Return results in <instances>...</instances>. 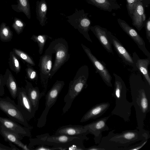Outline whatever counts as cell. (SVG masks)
I'll list each match as a JSON object with an SVG mask.
<instances>
[{"label": "cell", "instance_id": "1", "mask_svg": "<svg viewBox=\"0 0 150 150\" xmlns=\"http://www.w3.org/2000/svg\"><path fill=\"white\" fill-rule=\"evenodd\" d=\"M129 80L132 103L135 111L137 129L141 130L144 129V121L150 111V86L140 73H132Z\"/></svg>", "mask_w": 150, "mask_h": 150}, {"label": "cell", "instance_id": "2", "mask_svg": "<svg viewBox=\"0 0 150 150\" xmlns=\"http://www.w3.org/2000/svg\"><path fill=\"white\" fill-rule=\"evenodd\" d=\"M115 130L102 137L97 146L105 150H130L150 138L148 131L143 129L127 130L115 133Z\"/></svg>", "mask_w": 150, "mask_h": 150}, {"label": "cell", "instance_id": "3", "mask_svg": "<svg viewBox=\"0 0 150 150\" xmlns=\"http://www.w3.org/2000/svg\"><path fill=\"white\" fill-rule=\"evenodd\" d=\"M113 75L115 82L112 95L115 99V105L111 115H117L122 118L125 122H129L132 103L127 100V88L124 81L115 73H113Z\"/></svg>", "mask_w": 150, "mask_h": 150}, {"label": "cell", "instance_id": "4", "mask_svg": "<svg viewBox=\"0 0 150 150\" xmlns=\"http://www.w3.org/2000/svg\"><path fill=\"white\" fill-rule=\"evenodd\" d=\"M36 138H30L28 146L31 150L33 146L39 145L50 146L60 147V150H67L70 146L74 144L83 143L84 140H88L89 138L86 136H70L66 135H50L45 133L37 135Z\"/></svg>", "mask_w": 150, "mask_h": 150}, {"label": "cell", "instance_id": "5", "mask_svg": "<svg viewBox=\"0 0 150 150\" xmlns=\"http://www.w3.org/2000/svg\"><path fill=\"white\" fill-rule=\"evenodd\" d=\"M88 76L89 68L87 65H84L78 69L73 79L69 83L68 92L64 98L65 103L62 109L63 114L68 111L75 98L87 88Z\"/></svg>", "mask_w": 150, "mask_h": 150}, {"label": "cell", "instance_id": "6", "mask_svg": "<svg viewBox=\"0 0 150 150\" xmlns=\"http://www.w3.org/2000/svg\"><path fill=\"white\" fill-rule=\"evenodd\" d=\"M45 51L55 54V59L50 73V78L52 79L70 58L68 42L63 38L55 39L50 42Z\"/></svg>", "mask_w": 150, "mask_h": 150}, {"label": "cell", "instance_id": "7", "mask_svg": "<svg viewBox=\"0 0 150 150\" xmlns=\"http://www.w3.org/2000/svg\"><path fill=\"white\" fill-rule=\"evenodd\" d=\"M64 84V82L63 81L57 80L47 92L45 96V109L38 120L37 124L38 127H42L46 124L49 111L56 102Z\"/></svg>", "mask_w": 150, "mask_h": 150}, {"label": "cell", "instance_id": "8", "mask_svg": "<svg viewBox=\"0 0 150 150\" xmlns=\"http://www.w3.org/2000/svg\"><path fill=\"white\" fill-rule=\"evenodd\" d=\"M0 110L10 118L28 128H32L22 114L15 102L9 97H0Z\"/></svg>", "mask_w": 150, "mask_h": 150}, {"label": "cell", "instance_id": "9", "mask_svg": "<svg viewBox=\"0 0 150 150\" xmlns=\"http://www.w3.org/2000/svg\"><path fill=\"white\" fill-rule=\"evenodd\" d=\"M53 54L52 53L45 51L39 59L38 66L40 68V82L44 88L43 91L45 93L47 89L48 82L53 66Z\"/></svg>", "mask_w": 150, "mask_h": 150}, {"label": "cell", "instance_id": "10", "mask_svg": "<svg viewBox=\"0 0 150 150\" xmlns=\"http://www.w3.org/2000/svg\"><path fill=\"white\" fill-rule=\"evenodd\" d=\"M81 46L94 67L96 73L99 74L107 86L112 87L111 83L112 77L105 64L97 59L92 53L89 48L82 43L81 44Z\"/></svg>", "mask_w": 150, "mask_h": 150}, {"label": "cell", "instance_id": "11", "mask_svg": "<svg viewBox=\"0 0 150 150\" xmlns=\"http://www.w3.org/2000/svg\"><path fill=\"white\" fill-rule=\"evenodd\" d=\"M17 106L27 121L33 118L36 112L29 99L25 88H18L17 96Z\"/></svg>", "mask_w": 150, "mask_h": 150}, {"label": "cell", "instance_id": "12", "mask_svg": "<svg viewBox=\"0 0 150 150\" xmlns=\"http://www.w3.org/2000/svg\"><path fill=\"white\" fill-rule=\"evenodd\" d=\"M76 13L77 19L69 23L75 29H77L86 39L92 42L88 33L91 26V22L87 16L88 13H85L83 10L77 11Z\"/></svg>", "mask_w": 150, "mask_h": 150}, {"label": "cell", "instance_id": "13", "mask_svg": "<svg viewBox=\"0 0 150 150\" xmlns=\"http://www.w3.org/2000/svg\"><path fill=\"white\" fill-rule=\"evenodd\" d=\"M117 21L121 28L133 40L139 48L148 58H150V53L146 47L144 41L136 30L123 20L118 18Z\"/></svg>", "mask_w": 150, "mask_h": 150}, {"label": "cell", "instance_id": "14", "mask_svg": "<svg viewBox=\"0 0 150 150\" xmlns=\"http://www.w3.org/2000/svg\"><path fill=\"white\" fill-rule=\"evenodd\" d=\"M110 116V115L104 117L84 126L91 134L94 136V140L96 144L100 142L102 137V132L109 130L106 123Z\"/></svg>", "mask_w": 150, "mask_h": 150}, {"label": "cell", "instance_id": "15", "mask_svg": "<svg viewBox=\"0 0 150 150\" xmlns=\"http://www.w3.org/2000/svg\"><path fill=\"white\" fill-rule=\"evenodd\" d=\"M90 30L106 51L109 53L113 54V52L111 39V32L106 28L98 25L91 26Z\"/></svg>", "mask_w": 150, "mask_h": 150}, {"label": "cell", "instance_id": "16", "mask_svg": "<svg viewBox=\"0 0 150 150\" xmlns=\"http://www.w3.org/2000/svg\"><path fill=\"white\" fill-rule=\"evenodd\" d=\"M0 125L7 130L23 137L31 136L30 129L25 126H22L19 123L9 118L0 116Z\"/></svg>", "mask_w": 150, "mask_h": 150}, {"label": "cell", "instance_id": "17", "mask_svg": "<svg viewBox=\"0 0 150 150\" xmlns=\"http://www.w3.org/2000/svg\"><path fill=\"white\" fill-rule=\"evenodd\" d=\"M90 132L84 126L69 125L59 127L56 131L55 135H66L70 136H86Z\"/></svg>", "mask_w": 150, "mask_h": 150}, {"label": "cell", "instance_id": "18", "mask_svg": "<svg viewBox=\"0 0 150 150\" xmlns=\"http://www.w3.org/2000/svg\"><path fill=\"white\" fill-rule=\"evenodd\" d=\"M132 24L139 31L144 27L146 18L141 0H138L136 4L131 18Z\"/></svg>", "mask_w": 150, "mask_h": 150}, {"label": "cell", "instance_id": "19", "mask_svg": "<svg viewBox=\"0 0 150 150\" xmlns=\"http://www.w3.org/2000/svg\"><path fill=\"white\" fill-rule=\"evenodd\" d=\"M132 57L134 62V69L137 71L142 74L150 86V77L148 69L150 64V58L140 59L135 52L133 53Z\"/></svg>", "mask_w": 150, "mask_h": 150}, {"label": "cell", "instance_id": "20", "mask_svg": "<svg viewBox=\"0 0 150 150\" xmlns=\"http://www.w3.org/2000/svg\"><path fill=\"white\" fill-rule=\"evenodd\" d=\"M112 44L119 57L126 64L133 68L134 62L132 57L118 39L112 33L111 34Z\"/></svg>", "mask_w": 150, "mask_h": 150}, {"label": "cell", "instance_id": "21", "mask_svg": "<svg viewBox=\"0 0 150 150\" xmlns=\"http://www.w3.org/2000/svg\"><path fill=\"white\" fill-rule=\"evenodd\" d=\"M26 85L25 88L26 93L35 112L39 108L40 100L45 94L42 91L40 92L38 87H34L31 83L25 80Z\"/></svg>", "mask_w": 150, "mask_h": 150}, {"label": "cell", "instance_id": "22", "mask_svg": "<svg viewBox=\"0 0 150 150\" xmlns=\"http://www.w3.org/2000/svg\"><path fill=\"white\" fill-rule=\"evenodd\" d=\"M110 103L109 102L97 104L92 107L83 116L80 122H86L91 119H96L103 115L109 108Z\"/></svg>", "mask_w": 150, "mask_h": 150}, {"label": "cell", "instance_id": "23", "mask_svg": "<svg viewBox=\"0 0 150 150\" xmlns=\"http://www.w3.org/2000/svg\"><path fill=\"white\" fill-rule=\"evenodd\" d=\"M0 134L5 141L13 144L23 150H30L26 145L21 141L23 137L19 134L10 131L0 125Z\"/></svg>", "mask_w": 150, "mask_h": 150}, {"label": "cell", "instance_id": "24", "mask_svg": "<svg viewBox=\"0 0 150 150\" xmlns=\"http://www.w3.org/2000/svg\"><path fill=\"white\" fill-rule=\"evenodd\" d=\"M88 3L104 11L112 12L120 8L116 0H84Z\"/></svg>", "mask_w": 150, "mask_h": 150}, {"label": "cell", "instance_id": "25", "mask_svg": "<svg viewBox=\"0 0 150 150\" xmlns=\"http://www.w3.org/2000/svg\"><path fill=\"white\" fill-rule=\"evenodd\" d=\"M3 79L5 85L7 87L11 96L13 98L16 99L17 97L19 87L12 73L8 69H6L3 75Z\"/></svg>", "mask_w": 150, "mask_h": 150}, {"label": "cell", "instance_id": "26", "mask_svg": "<svg viewBox=\"0 0 150 150\" xmlns=\"http://www.w3.org/2000/svg\"><path fill=\"white\" fill-rule=\"evenodd\" d=\"M47 10V5L45 0L37 1L36 7L37 18L42 26L45 25L47 19L46 17Z\"/></svg>", "mask_w": 150, "mask_h": 150}, {"label": "cell", "instance_id": "27", "mask_svg": "<svg viewBox=\"0 0 150 150\" xmlns=\"http://www.w3.org/2000/svg\"><path fill=\"white\" fill-rule=\"evenodd\" d=\"M17 4L11 5L12 9L17 12L23 13L27 18H31L30 4L28 0H17Z\"/></svg>", "mask_w": 150, "mask_h": 150}, {"label": "cell", "instance_id": "28", "mask_svg": "<svg viewBox=\"0 0 150 150\" xmlns=\"http://www.w3.org/2000/svg\"><path fill=\"white\" fill-rule=\"evenodd\" d=\"M13 36V33L6 23L3 22L0 25V39L3 42L10 41Z\"/></svg>", "mask_w": 150, "mask_h": 150}, {"label": "cell", "instance_id": "29", "mask_svg": "<svg viewBox=\"0 0 150 150\" xmlns=\"http://www.w3.org/2000/svg\"><path fill=\"white\" fill-rule=\"evenodd\" d=\"M8 63L11 69L16 74L20 71L21 66L19 60L13 51L10 52Z\"/></svg>", "mask_w": 150, "mask_h": 150}, {"label": "cell", "instance_id": "30", "mask_svg": "<svg viewBox=\"0 0 150 150\" xmlns=\"http://www.w3.org/2000/svg\"><path fill=\"white\" fill-rule=\"evenodd\" d=\"M49 36L45 34L35 35H33L31 39L37 43L39 48V53L41 55L43 52L45 45Z\"/></svg>", "mask_w": 150, "mask_h": 150}, {"label": "cell", "instance_id": "31", "mask_svg": "<svg viewBox=\"0 0 150 150\" xmlns=\"http://www.w3.org/2000/svg\"><path fill=\"white\" fill-rule=\"evenodd\" d=\"M13 51L17 56L32 66L35 65L33 59L27 53L19 49L16 48L13 49Z\"/></svg>", "mask_w": 150, "mask_h": 150}, {"label": "cell", "instance_id": "32", "mask_svg": "<svg viewBox=\"0 0 150 150\" xmlns=\"http://www.w3.org/2000/svg\"><path fill=\"white\" fill-rule=\"evenodd\" d=\"M25 25V23L21 19L15 17L12 26L16 33L19 35L22 32Z\"/></svg>", "mask_w": 150, "mask_h": 150}, {"label": "cell", "instance_id": "33", "mask_svg": "<svg viewBox=\"0 0 150 150\" xmlns=\"http://www.w3.org/2000/svg\"><path fill=\"white\" fill-rule=\"evenodd\" d=\"M26 65L27 67L25 70L28 79L37 83L38 79V75L37 71L29 64H27Z\"/></svg>", "mask_w": 150, "mask_h": 150}, {"label": "cell", "instance_id": "34", "mask_svg": "<svg viewBox=\"0 0 150 150\" xmlns=\"http://www.w3.org/2000/svg\"><path fill=\"white\" fill-rule=\"evenodd\" d=\"M138 0H126V7L129 15L131 18L134 9Z\"/></svg>", "mask_w": 150, "mask_h": 150}, {"label": "cell", "instance_id": "35", "mask_svg": "<svg viewBox=\"0 0 150 150\" xmlns=\"http://www.w3.org/2000/svg\"><path fill=\"white\" fill-rule=\"evenodd\" d=\"M67 149L71 150H86L83 143L74 144L68 146Z\"/></svg>", "mask_w": 150, "mask_h": 150}, {"label": "cell", "instance_id": "36", "mask_svg": "<svg viewBox=\"0 0 150 150\" xmlns=\"http://www.w3.org/2000/svg\"><path fill=\"white\" fill-rule=\"evenodd\" d=\"M145 27L146 38L147 40L149 43H150V17L146 20L145 25Z\"/></svg>", "mask_w": 150, "mask_h": 150}, {"label": "cell", "instance_id": "37", "mask_svg": "<svg viewBox=\"0 0 150 150\" xmlns=\"http://www.w3.org/2000/svg\"><path fill=\"white\" fill-rule=\"evenodd\" d=\"M5 86L4 79L3 75H0V97L3 96L5 93L4 86Z\"/></svg>", "mask_w": 150, "mask_h": 150}, {"label": "cell", "instance_id": "38", "mask_svg": "<svg viewBox=\"0 0 150 150\" xmlns=\"http://www.w3.org/2000/svg\"><path fill=\"white\" fill-rule=\"evenodd\" d=\"M34 150H54V148L52 147H50L47 145H39Z\"/></svg>", "mask_w": 150, "mask_h": 150}, {"label": "cell", "instance_id": "39", "mask_svg": "<svg viewBox=\"0 0 150 150\" xmlns=\"http://www.w3.org/2000/svg\"><path fill=\"white\" fill-rule=\"evenodd\" d=\"M148 140H146L142 143L139 144L136 146L132 148L130 150H138L142 148L146 143Z\"/></svg>", "mask_w": 150, "mask_h": 150}, {"label": "cell", "instance_id": "40", "mask_svg": "<svg viewBox=\"0 0 150 150\" xmlns=\"http://www.w3.org/2000/svg\"><path fill=\"white\" fill-rule=\"evenodd\" d=\"M86 150H105V149L98 147L97 145H94L86 148Z\"/></svg>", "mask_w": 150, "mask_h": 150}, {"label": "cell", "instance_id": "41", "mask_svg": "<svg viewBox=\"0 0 150 150\" xmlns=\"http://www.w3.org/2000/svg\"><path fill=\"white\" fill-rule=\"evenodd\" d=\"M13 150L11 147H9L2 144L0 143V150Z\"/></svg>", "mask_w": 150, "mask_h": 150}, {"label": "cell", "instance_id": "42", "mask_svg": "<svg viewBox=\"0 0 150 150\" xmlns=\"http://www.w3.org/2000/svg\"><path fill=\"white\" fill-rule=\"evenodd\" d=\"M144 8L148 7L150 4V0H141Z\"/></svg>", "mask_w": 150, "mask_h": 150}, {"label": "cell", "instance_id": "43", "mask_svg": "<svg viewBox=\"0 0 150 150\" xmlns=\"http://www.w3.org/2000/svg\"><path fill=\"white\" fill-rule=\"evenodd\" d=\"M8 143L10 146L12 148L13 150H17L20 149L16 147L13 144V143H12L11 142Z\"/></svg>", "mask_w": 150, "mask_h": 150}]
</instances>
